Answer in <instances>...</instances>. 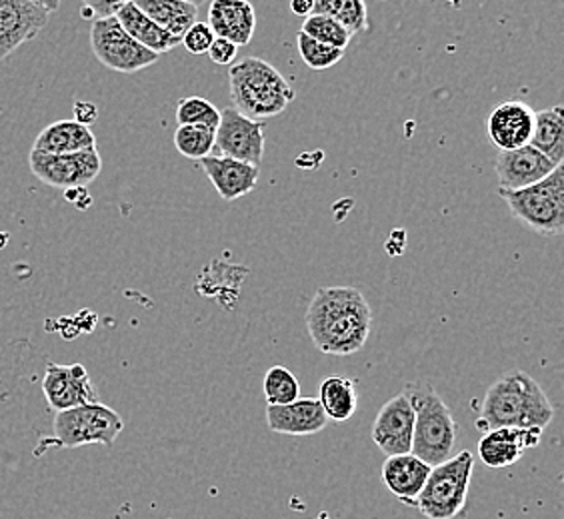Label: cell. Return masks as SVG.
I'll return each mask as SVG.
<instances>
[{
	"instance_id": "cell-1",
	"label": "cell",
	"mask_w": 564,
	"mask_h": 519,
	"mask_svg": "<svg viewBox=\"0 0 564 519\" xmlns=\"http://www.w3.org/2000/svg\"><path fill=\"white\" fill-rule=\"evenodd\" d=\"M306 328L326 356H352L369 340L372 312L355 286H323L308 303Z\"/></svg>"
},
{
	"instance_id": "cell-2",
	"label": "cell",
	"mask_w": 564,
	"mask_h": 519,
	"mask_svg": "<svg viewBox=\"0 0 564 519\" xmlns=\"http://www.w3.org/2000/svg\"><path fill=\"white\" fill-rule=\"evenodd\" d=\"M553 418L554 406L539 382L517 369L490 386L482 400L477 428L480 432L499 428L544 430Z\"/></svg>"
},
{
	"instance_id": "cell-3",
	"label": "cell",
	"mask_w": 564,
	"mask_h": 519,
	"mask_svg": "<svg viewBox=\"0 0 564 519\" xmlns=\"http://www.w3.org/2000/svg\"><path fill=\"white\" fill-rule=\"evenodd\" d=\"M228 90L232 109L250 120L274 119L294 100L286 78L262 58H242L228 68Z\"/></svg>"
},
{
	"instance_id": "cell-4",
	"label": "cell",
	"mask_w": 564,
	"mask_h": 519,
	"mask_svg": "<svg viewBox=\"0 0 564 519\" xmlns=\"http://www.w3.org/2000/svg\"><path fill=\"white\" fill-rule=\"evenodd\" d=\"M401 394L411 401L414 411L411 454L431 467L451 460L458 435L453 411L448 410V406L429 382H411L404 386Z\"/></svg>"
},
{
	"instance_id": "cell-5",
	"label": "cell",
	"mask_w": 564,
	"mask_h": 519,
	"mask_svg": "<svg viewBox=\"0 0 564 519\" xmlns=\"http://www.w3.org/2000/svg\"><path fill=\"white\" fill-rule=\"evenodd\" d=\"M122 430L124 420L119 411L100 401L58 411L53 422V433L41 438L34 455H43L46 450H75L83 445L112 448Z\"/></svg>"
},
{
	"instance_id": "cell-6",
	"label": "cell",
	"mask_w": 564,
	"mask_h": 519,
	"mask_svg": "<svg viewBox=\"0 0 564 519\" xmlns=\"http://www.w3.org/2000/svg\"><path fill=\"white\" fill-rule=\"evenodd\" d=\"M507 202L510 217L517 218L532 232L556 239L564 232V170L554 168L539 185L529 186L517 192L499 190Z\"/></svg>"
},
{
	"instance_id": "cell-7",
	"label": "cell",
	"mask_w": 564,
	"mask_h": 519,
	"mask_svg": "<svg viewBox=\"0 0 564 519\" xmlns=\"http://www.w3.org/2000/svg\"><path fill=\"white\" fill-rule=\"evenodd\" d=\"M475 472V455L468 450L431 467L416 506L429 519H455L467 506L468 487Z\"/></svg>"
},
{
	"instance_id": "cell-8",
	"label": "cell",
	"mask_w": 564,
	"mask_h": 519,
	"mask_svg": "<svg viewBox=\"0 0 564 519\" xmlns=\"http://www.w3.org/2000/svg\"><path fill=\"white\" fill-rule=\"evenodd\" d=\"M90 48L100 65L122 75L139 73L159 60V55L134 43L131 36L122 31V26L115 16L93 22Z\"/></svg>"
},
{
	"instance_id": "cell-9",
	"label": "cell",
	"mask_w": 564,
	"mask_h": 519,
	"mask_svg": "<svg viewBox=\"0 0 564 519\" xmlns=\"http://www.w3.org/2000/svg\"><path fill=\"white\" fill-rule=\"evenodd\" d=\"M58 9L48 0H0V63L34 41Z\"/></svg>"
},
{
	"instance_id": "cell-10",
	"label": "cell",
	"mask_w": 564,
	"mask_h": 519,
	"mask_svg": "<svg viewBox=\"0 0 564 519\" xmlns=\"http://www.w3.org/2000/svg\"><path fill=\"white\" fill-rule=\"evenodd\" d=\"M29 166L34 176L46 186L61 190H78L97 180L102 170V158L97 148L61 156L31 151Z\"/></svg>"
},
{
	"instance_id": "cell-11",
	"label": "cell",
	"mask_w": 564,
	"mask_h": 519,
	"mask_svg": "<svg viewBox=\"0 0 564 519\" xmlns=\"http://www.w3.org/2000/svg\"><path fill=\"white\" fill-rule=\"evenodd\" d=\"M215 148L220 156L261 168L264 158V124L242 117L239 110L228 107L220 110Z\"/></svg>"
},
{
	"instance_id": "cell-12",
	"label": "cell",
	"mask_w": 564,
	"mask_h": 519,
	"mask_svg": "<svg viewBox=\"0 0 564 519\" xmlns=\"http://www.w3.org/2000/svg\"><path fill=\"white\" fill-rule=\"evenodd\" d=\"M43 394L51 410L66 411L88 404H97V388L83 364H55L48 362L44 372Z\"/></svg>"
},
{
	"instance_id": "cell-13",
	"label": "cell",
	"mask_w": 564,
	"mask_h": 519,
	"mask_svg": "<svg viewBox=\"0 0 564 519\" xmlns=\"http://www.w3.org/2000/svg\"><path fill=\"white\" fill-rule=\"evenodd\" d=\"M414 411L404 394H397L387 401L372 423V442L380 452L391 455L411 454L413 450Z\"/></svg>"
},
{
	"instance_id": "cell-14",
	"label": "cell",
	"mask_w": 564,
	"mask_h": 519,
	"mask_svg": "<svg viewBox=\"0 0 564 519\" xmlns=\"http://www.w3.org/2000/svg\"><path fill=\"white\" fill-rule=\"evenodd\" d=\"M554 168L558 166L551 163L541 152L534 151L531 144L519 151L499 152L495 163V173L499 176V190L505 192H517L529 186L539 185Z\"/></svg>"
},
{
	"instance_id": "cell-15",
	"label": "cell",
	"mask_w": 564,
	"mask_h": 519,
	"mask_svg": "<svg viewBox=\"0 0 564 519\" xmlns=\"http://www.w3.org/2000/svg\"><path fill=\"white\" fill-rule=\"evenodd\" d=\"M489 139L499 152L519 151L531 144L534 110L522 100L502 102L490 112Z\"/></svg>"
},
{
	"instance_id": "cell-16",
	"label": "cell",
	"mask_w": 564,
	"mask_h": 519,
	"mask_svg": "<svg viewBox=\"0 0 564 519\" xmlns=\"http://www.w3.org/2000/svg\"><path fill=\"white\" fill-rule=\"evenodd\" d=\"M543 430H521V428H499L482 433L478 442V455L482 464L492 470L510 467L521 460L527 450L541 444Z\"/></svg>"
},
{
	"instance_id": "cell-17",
	"label": "cell",
	"mask_w": 564,
	"mask_h": 519,
	"mask_svg": "<svg viewBox=\"0 0 564 519\" xmlns=\"http://www.w3.org/2000/svg\"><path fill=\"white\" fill-rule=\"evenodd\" d=\"M208 26L215 38L247 46L254 36L257 12L247 0H213L208 7Z\"/></svg>"
},
{
	"instance_id": "cell-18",
	"label": "cell",
	"mask_w": 564,
	"mask_h": 519,
	"mask_svg": "<svg viewBox=\"0 0 564 519\" xmlns=\"http://www.w3.org/2000/svg\"><path fill=\"white\" fill-rule=\"evenodd\" d=\"M198 164L203 173L207 174L208 180L217 188L218 196L227 202L250 195L259 185L261 168L257 166L225 158V156H207Z\"/></svg>"
},
{
	"instance_id": "cell-19",
	"label": "cell",
	"mask_w": 564,
	"mask_h": 519,
	"mask_svg": "<svg viewBox=\"0 0 564 519\" xmlns=\"http://www.w3.org/2000/svg\"><path fill=\"white\" fill-rule=\"evenodd\" d=\"M271 432L284 435H315L328 426V418L316 398H299L286 406H267Z\"/></svg>"
},
{
	"instance_id": "cell-20",
	"label": "cell",
	"mask_w": 564,
	"mask_h": 519,
	"mask_svg": "<svg viewBox=\"0 0 564 519\" xmlns=\"http://www.w3.org/2000/svg\"><path fill=\"white\" fill-rule=\"evenodd\" d=\"M431 474V465L413 454L391 455L382 464V484L402 504L414 508Z\"/></svg>"
},
{
	"instance_id": "cell-21",
	"label": "cell",
	"mask_w": 564,
	"mask_h": 519,
	"mask_svg": "<svg viewBox=\"0 0 564 519\" xmlns=\"http://www.w3.org/2000/svg\"><path fill=\"white\" fill-rule=\"evenodd\" d=\"M97 148V136L93 130L78 124L76 120H58L41 130L33 144V151L44 154H75Z\"/></svg>"
},
{
	"instance_id": "cell-22",
	"label": "cell",
	"mask_w": 564,
	"mask_h": 519,
	"mask_svg": "<svg viewBox=\"0 0 564 519\" xmlns=\"http://www.w3.org/2000/svg\"><path fill=\"white\" fill-rule=\"evenodd\" d=\"M115 19L119 21L122 31L129 34L134 43L141 44L154 55L161 56L163 53H171L174 46L181 44L178 38L164 33L161 26H156L147 14H142L134 2H124Z\"/></svg>"
},
{
	"instance_id": "cell-23",
	"label": "cell",
	"mask_w": 564,
	"mask_h": 519,
	"mask_svg": "<svg viewBox=\"0 0 564 519\" xmlns=\"http://www.w3.org/2000/svg\"><path fill=\"white\" fill-rule=\"evenodd\" d=\"M137 9L174 38H183L198 16V7L191 0H137Z\"/></svg>"
},
{
	"instance_id": "cell-24",
	"label": "cell",
	"mask_w": 564,
	"mask_h": 519,
	"mask_svg": "<svg viewBox=\"0 0 564 519\" xmlns=\"http://www.w3.org/2000/svg\"><path fill=\"white\" fill-rule=\"evenodd\" d=\"M531 146L541 152L551 163L563 166L564 161V109L536 110Z\"/></svg>"
},
{
	"instance_id": "cell-25",
	"label": "cell",
	"mask_w": 564,
	"mask_h": 519,
	"mask_svg": "<svg viewBox=\"0 0 564 519\" xmlns=\"http://www.w3.org/2000/svg\"><path fill=\"white\" fill-rule=\"evenodd\" d=\"M357 382L345 376H330L321 382L318 404L325 411L328 422H347L358 408Z\"/></svg>"
},
{
	"instance_id": "cell-26",
	"label": "cell",
	"mask_w": 564,
	"mask_h": 519,
	"mask_svg": "<svg viewBox=\"0 0 564 519\" xmlns=\"http://www.w3.org/2000/svg\"><path fill=\"white\" fill-rule=\"evenodd\" d=\"M313 14L330 16L350 36L369 31V9L362 0H315Z\"/></svg>"
},
{
	"instance_id": "cell-27",
	"label": "cell",
	"mask_w": 564,
	"mask_h": 519,
	"mask_svg": "<svg viewBox=\"0 0 564 519\" xmlns=\"http://www.w3.org/2000/svg\"><path fill=\"white\" fill-rule=\"evenodd\" d=\"M264 398L269 406H286L301 398V384L293 372L284 366H272L264 376Z\"/></svg>"
},
{
	"instance_id": "cell-28",
	"label": "cell",
	"mask_w": 564,
	"mask_h": 519,
	"mask_svg": "<svg viewBox=\"0 0 564 519\" xmlns=\"http://www.w3.org/2000/svg\"><path fill=\"white\" fill-rule=\"evenodd\" d=\"M217 130L205 126H178L174 132V148L191 161H203L215 148Z\"/></svg>"
},
{
	"instance_id": "cell-29",
	"label": "cell",
	"mask_w": 564,
	"mask_h": 519,
	"mask_svg": "<svg viewBox=\"0 0 564 519\" xmlns=\"http://www.w3.org/2000/svg\"><path fill=\"white\" fill-rule=\"evenodd\" d=\"M178 126H205L217 130L220 122V110L203 97H186L176 107Z\"/></svg>"
},
{
	"instance_id": "cell-30",
	"label": "cell",
	"mask_w": 564,
	"mask_h": 519,
	"mask_svg": "<svg viewBox=\"0 0 564 519\" xmlns=\"http://www.w3.org/2000/svg\"><path fill=\"white\" fill-rule=\"evenodd\" d=\"M301 33L306 34L308 38H313L316 43L333 46L338 51H345L350 44V38H352L337 21H333L330 16H325V14L306 16Z\"/></svg>"
},
{
	"instance_id": "cell-31",
	"label": "cell",
	"mask_w": 564,
	"mask_h": 519,
	"mask_svg": "<svg viewBox=\"0 0 564 519\" xmlns=\"http://www.w3.org/2000/svg\"><path fill=\"white\" fill-rule=\"evenodd\" d=\"M296 44H299V53H301L304 65L308 66L311 70L333 68L345 56V51H338V48H333V46L316 43V41L308 38L304 33L296 34Z\"/></svg>"
},
{
	"instance_id": "cell-32",
	"label": "cell",
	"mask_w": 564,
	"mask_h": 519,
	"mask_svg": "<svg viewBox=\"0 0 564 519\" xmlns=\"http://www.w3.org/2000/svg\"><path fill=\"white\" fill-rule=\"evenodd\" d=\"M213 41H215V34L210 31V26L207 22L198 21L181 38V43L185 44V48L191 55H207Z\"/></svg>"
},
{
	"instance_id": "cell-33",
	"label": "cell",
	"mask_w": 564,
	"mask_h": 519,
	"mask_svg": "<svg viewBox=\"0 0 564 519\" xmlns=\"http://www.w3.org/2000/svg\"><path fill=\"white\" fill-rule=\"evenodd\" d=\"M207 55L210 56V60L215 65L232 66L235 60H237V55H239V46L228 43L225 38H215L213 44H210V48H208Z\"/></svg>"
},
{
	"instance_id": "cell-34",
	"label": "cell",
	"mask_w": 564,
	"mask_h": 519,
	"mask_svg": "<svg viewBox=\"0 0 564 519\" xmlns=\"http://www.w3.org/2000/svg\"><path fill=\"white\" fill-rule=\"evenodd\" d=\"M124 2H88L83 7V19L85 21H102V19H110V16H117V12L120 11Z\"/></svg>"
},
{
	"instance_id": "cell-35",
	"label": "cell",
	"mask_w": 564,
	"mask_h": 519,
	"mask_svg": "<svg viewBox=\"0 0 564 519\" xmlns=\"http://www.w3.org/2000/svg\"><path fill=\"white\" fill-rule=\"evenodd\" d=\"M75 117L76 122L78 124H85V126H90L98 117V110L95 104H90V102H76L75 104Z\"/></svg>"
},
{
	"instance_id": "cell-36",
	"label": "cell",
	"mask_w": 564,
	"mask_h": 519,
	"mask_svg": "<svg viewBox=\"0 0 564 519\" xmlns=\"http://www.w3.org/2000/svg\"><path fill=\"white\" fill-rule=\"evenodd\" d=\"M313 7H315V0H293L291 2V12L296 16H311L313 14Z\"/></svg>"
}]
</instances>
